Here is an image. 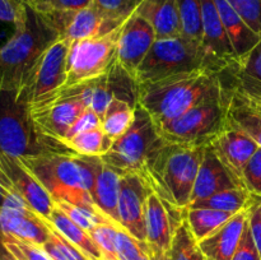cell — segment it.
Returning <instances> with one entry per match:
<instances>
[{"mask_svg":"<svg viewBox=\"0 0 261 260\" xmlns=\"http://www.w3.org/2000/svg\"><path fill=\"white\" fill-rule=\"evenodd\" d=\"M177 5L182 35L194 40H203L201 0H177Z\"/></svg>","mask_w":261,"mask_h":260,"instance_id":"obj_33","label":"cell"},{"mask_svg":"<svg viewBox=\"0 0 261 260\" xmlns=\"http://www.w3.org/2000/svg\"><path fill=\"white\" fill-rule=\"evenodd\" d=\"M114 140L103 132L101 126L79 133L75 137L66 140V144L82 155H103L111 148Z\"/></svg>","mask_w":261,"mask_h":260,"instance_id":"obj_30","label":"cell"},{"mask_svg":"<svg viewBox=\"0 0 261 260\" xmlns=\"http://www.w3.org/2000/svg\"><path fill=\"white\" fill-rule=\"evenodd\" d=\"M42 247L53 260H91L78 246L69 241L54 227L50 237Z\"/></svg>","mask_w":261,"mask_h":260,"instance_id":"obj_34","label":"cell"},{"mask_svg":"<svg viewBox=\"0 0 261 260\" xmlns=\"http://www.w3.org/2000/svg\"><path fill=\"white\" fill-rule=\"evenodd\" d=\"M145 233L147 244L149 246L166 252L170 251L175 229L171 223L165 200H162L155 193L150 194L147 200Z\"/></svg>","mask_w":261,"mask_h":260,"instance_id":"obj_23","label":"cell"},{"mask_svg":"<svg viewBox=\"0 0 261 260\" xmlns=\"http://www.w3.org/2000/svg\"><path fill=\"white\" fill-rule=\"evenodd\" d=\"M155 40L152 24L142 15L133 13L122 23L117 42V61L134 76Z\"/></svg>","mask_w":261,"mask_h":260,"instance_id":"obj_16","label":"cell"},{"mask_svg":"<svg viewBox=\"0 0 261 260\" xmlns=\"http://www.w3.org/2000/svg\"><path fill=\"white\" fill-rule=\"evenodd\" d=\"M2 167L15 193L19 194L31 208L35 209L47 221L56 204L35 175L20 162L19 158L12 157L3 152Z\"/></svg>","mask_w":261,"mask_h":260,"instance_id":"obj_17","label":"cell"},{"mask_svg":"<svg viewBox=\"0 0 261 260\" xmlns=\"http://www.w3.org/2000/svg\"><path fill=\"white\" fill-rule=\"evenodd\" d=\"M148 255H149V260H171L170 251H162V250H158L149 245H148Z\"/></svg>","mask_w":261,"mask_h":260,"instance_id":"obj_48","label":"cell"},{"mask_svg":"<svg viewBox=\"0 0 261 260\" xmlns=\"http://www.w3.org/2000/svg\"><path fill=\"white\" fill-rule=\"evenodd\" d=\"M221 14L222 22L227 31L237 59L244 58L251 53L261 41V36L251 30L233 9L228 0H214Z\"/></svg>","mask_w":261,"mask_h":260,"instance_id":"obj_25","label":"cell"},{"mask_svg":"<svg viewBox=\"0 0 261 260\" xmlns=\"http://www.w3.org/2000/svg\"><path fill=\"white\" fill-rule=\"evenodd\" d=\"M142 2L143 0H93V4L109 17L124 22Z\"/></svg>","mask_w":261,"mask_h":260,"instance_id":"obj_39","label":"cell"},{"mask_svg":"<svg viewBox=\"0 0 261 260\" xmlns=\"http://www.w3.org/2000/svg\"><path fill=\"white\" fill-rule=\"evenodd\" d=\"M134 115L135 107L126 101L112 97L102 120V129L112 140L117 139L129 129L134 120Z\"/></svg>","mask_w":261,"mask_h":260,"instance_id":"obj_29","label":"cell"},{"mask_svg":"<svg viewBox=\"0 0 261 260\" xmlns=\"http://www.w3.org/2000/svg\"><path fill=\"white\" fill-rule=\"evenodd\" d=\"M0 260H13L12 254L8 251V249L2 241H0Z\"/></svg>","mask_w":261,"mask_h":260,"instance_id":"obj_49","label":"cell"},{"mask_svg":"<svg viewBox=\"0 0 261 260\" xmlns=\"http://www.w3.org/2000/svg\"><path fill=\"white\" fill-rule=\"evenodd\" d=\"M53 226L31 208L15 191L10 193L0 206V235L43 246Z\"/></svg>","mask_w":261,"mask_h":260,"instance_id":"obj_11","label":"cell"},{"mask_svg":"<svg viewBox=\"0 0 261 260\" xmlns=\"http://www.w3.org/2000/svg\"><path fill=\"white\" fill-rule=\"evenodd\" d=\"M121 27L92 38L74 41L68 55V79L64 88L92 81L109 73L117 63V42Z\"/></svg>","mask_w":261,"mask_h":260,"instance_id":"obj_9","label":"cell"},{"mask_svg":"<svg viewBox=\"0 0 261 260\" xmlns=\"http://www.w3.org/2000/svg\"><path fill=\"white\" fill-rule=\"evenodd\" d=\"M226 91L221 73L194 70L138 86V103L157 125L177 119L193 107Z\"/></svg>","mask_w":261,"mask_h":260,"instance_id":"obj_3","label":"cell"},{"mask_svg":"<svg viewBox=\"0 0 261 260\" xmlns=\"http://www.w3.org/2000/svg\"><path fill=\"white\" fill-rule=\"evenodd\" d=\"M122 175H124L122 171L103 162L92 191V199L96 208L117 224H120L117 205H119L120 183Z\"/></svg>","mask_w":261,"mask_h":260,"instance_id":"obj_24","label":"cell"},{"mask_svg":"<svg viewBox=\"0 0 261 260\" xmlns=\"http://www.w3.org/2000/svg\"><path fill=\"white\" fill-rule=\"evenodd\" d=\"M70 42L58 40L45 51L20 93L31 107L53 99L65 87L68 79V55Z\"/></svg>","mask_w":261,"mask_h":260,"instance_id":"obj_10","label":"cell"},{"mask_svg":"<svg viewBox=\"0 0 261 260\" xmlns=\"http://www.w3.org/2000/svg\"><path fill=\"white\" fill-rule=\"evenodd\" d=\"M19 160L54 201H68L73 205L98 211L92 199V191L103 165L101 155L50 153Z\"/></svg>","mask_w":261,"mask_h":260,"instance_id":"obj_1","label":"cell"},{"mask_svg":"<svg viewBox=\"0 0 261 260\" xmlns=\"http://www.w3.org/2000/svg\"><path fill=\"white\" fill-rule=\"evenodd\" d=\"M237 214V213H236ZM234 213L211 208H188L186 221L198 241L206 239L229 221Z\"/></svg>","mask_w":261,"mask_h":260,"instance_id":"obj_28","label":"cell"},{"mask_svg":"<svg viewBox=\"0 0 261 260\" xmlns=\"http://www.w3.org/2000/svg\"><path fill=\"white\" fill-rule=\"evenodd\" d=\"M48 223L54 227L58 232H60L64 237L73 242L75 246H78L87 256L91 260H103L101 250L98 249L97 244L94 242L93 237L91 236L87 229L79 226L78 223L73 221L63 209L58 205L54 208L53 213L48 217Z\"/></svg>","mask_w":261,"mask_h":260,"instance_id":"obj_26","label":"cell"},{"mask_svg":"<svg viewBox=\"0 0 261 260\" xmlns=\"http://www.w3.org/2000/svg\"><path fill=\"white\" fill-rule=\"evenodd\" d=\"M89 109L83 97L73 88H63L53 99L31 107L35 122L43 134L65 143L74 122Z\"/></svg>","mask_w":261,"mask_h":260,"instance_id":"obj_12","label":"cell"},{"mask_svg":"<svg viewBox=\"0 0 261 260\" xmlns=\"http://www.w3.org/2000/svg\"><path fill=\"white\" fill-rule=\"evenodd\" d=\"M228 117L234 125L241 127L261 147V112L247 106L231 94Z\"/></svg>","mask_w":261,"mask_h":260,"instance_id":"obj_32","label":"cell"},{"mask_svg":"<svg viewBox=\"0 0 261 260\" xmlns=\"http://www.w3.org/2000/svg\"><path fill=\"white\" fill-rule=\"evenodd\" d=\"M205 147L162 142L149 155L142 175L162 200L188 208Z\"/></svg>","mask_w":261,"mask_h":260,"instance_id":"obj_4","label":"cell"},{"mask_svg":"<svg viewBox=\"0 0 261 260\" xmlns=\"http://www.w3.org/2000/svg\"><path fill=\"white\" fill-rule=\"evenodd\" d=\"M249 228L261 257V196L255 195V200L249 208Z\"/></svg>","mask_w":261,"mask_h":260,"instance_id":"obj_44","label":"cell"},{"mask_svg":"<svg viewBox=\"0 0 261 260\" xmlns=\"http://www.w3.org/2000/svg\"><path fill=\"white\" fill-rule=\"evenodd\" d=\"M22 4L17 0H0V22L12 23L18 22L20 15Z\"/></svg>","mask_w":261,"mask_h":260,"instance_id":"obj_46","label":"cell"},{"mask_svg":"<svg viewBox=\"0 0 261 260\" xmlns=\"http://www.w3.org/2000/svg\"><path fill=\"white\" fill-rule=\"evenodd\" d=\"M154 193L147 178L139 172H126L120 183L119 223L132 236L147 242L145 233V208L149 195Z\"/></svg>","mask_w":261,"mask_h":260,"instance_id":"obj_14","label":"cell"},{"mask_svg":"<svg viewBox=\"0 0 261 260\" xmlns=\"http://www.w3.org/2000/svg\"><path fill=\"white\" fill-rule=\"evenodd\" d=\"M43 15L58 31L61 40L70 43L84 38L106 35L125 22L109 17L94 4L75 12L46 13Z\"/></svg>","mask_w":261,"mask_h":260,"instance_id":"obj_13","label":"cell"},{"mask_svg":"<svg viewBox=\"0 0 261 260\" xmlns=\"http://www.w3.org/2000/svg\"><path fill=\"white\" fill-rule=\"evenodd\" d=\"M55 204L59 208L63 209L75 223H78L79 226L83 227L88 232L93 229L96 226H98V224L114 222L98 211H92V209L83 208V206L73 205V204L68 203V201H55Z\"/></svg>","mask_w":261,"mask_h":260,"instance_id":"obj_35","label":"cell"},{"mask_svg":"<svg viewBox=\"0 0 261 260\" xmlns=\"http://www.w3.org/2000/svg\"><path fill=\"white\" fill-rule=\"evenodd\" d=\"M229 102L231 93L226 88L177 119L157 125L161 138L185 147H206L228 125Z\"/></svg>","mask_w":261,"mask_h":260,"instance_id":"obj_7","label":"cell"},{"mask_svg":"<svg viewBox=\"0 0 261 260\" xmlns=\"http://www.w3.org/2000/svg\"><path fill=\"white\" fill-rule=\"evenodd\" d=\"M17 2L20 3V4H32L36 0H17Z\"/></svg>","mask_w":261,"mask_h":260,"instance_id":"obj_50","label":"cell"},{"mask_svg":"<svg viewBox=\"0 0 261 260\" xmlns=\"http://www.w3.org/2000/svg\"><path fill=\"white\" fill-rule=\"evenodd\" d=\"M242 178L250 193L261 196V147H259V149L245 166L242 171Z\"/></svg>","mask_w":261,"mask_h":260,"instance_id":"obj_42","label":"cell"},{"mask_svg":"<svg viewBox=\"0 0 261 260\" xmlns=\"http://www.w3.org/2000/svg\"><path fill=\"white\" fill-rule=\"evenodd\" d=\"M228 68L204 46L201 41L185 35L157 38L134 78L139 84L152 83L167 76L194 70H213L222 73Z\"/></svg>","mask_w":261,"mask_h":260,"instance_id":"obj_6","label":"cell"},{"mask_svg":"<svg viewBox=\"0 0 261 260\" xmlns=\"http://www.w3.org/2000/svg\"><path fill=\"white\" fill-rule=\"evenodd\" d=\"M148 244L135 239L122 227L117 228L116 255L117 260H142L147 254Z\"/></svg>","mask_w":261,"mask_h":260,"instance_id":"obj_37","label":"cell"},{"mask_svg":"<svg viewBox=\"0 0 261 260\" xmlns=\"http://www.w3.org/2000/svg\"><path fill=\"white\" fill-rule=\"evenodd\" d=\"M13 191H15L14 189H13L12 184H10L9 178L7 177V175L4 173V171H3V167H2V150H0V206L3 205V201L5 200V198H7L8 195H9L10 193H13Z\"/></svg>","mask_w":261,"mask_h":260,"instance_id":"obj_47","label":"cell"},{"mask_svg":"<svg viewBox=\"0 0 261 260\" xmlns=\"http://www.w3.org/2000/svg\"><path fill=\"white\" fill-rule=\"evenodd\" d=\"M232 260H261L256 245L252 239L251 231L249 228V221H247L244 233L240 240L239 247H237Z\"/></svg>","mask_w":261,"mask_h":260,"instance_id":"obj_43","label":"cell"},{"mask_svg":"<svg viewBox=\"0 0 261 260\" xmlns=\"http://www.w3.org/2000/svg\"><path fill=\"white\" fill-rule=\"evenodd\" d=\"M209 145L234 177L244 184L242 171L250 158L259 149V144L245 130L229 120L228 125Z\"/></svg>","mask_w":261,"mask_h":260,"instance_id":"obj_18","label":"cell"},{"mask_svg":"<svg viewBox=\"0 0 261 260\" xmlns=\"http://www.w3.org/2000/svg\"><path fill=\"white\" fill-rule=\"evenodd\" d=\"M119 227L121 226L115 222H107L98 224L89 231L98 249L101 250L103 260H117L116 233Z\"/></svg>","mask_w":261,"mask_h":260,"instance_id":"obj_36","label":"cell"},{"mask_svg":"<svg viewBox=\"0 0 261 260\" xmlns=\"http://www.w3.org/2000/svg\"><path fill=\"white\" fill-rule=\"evenodd\" d=\"M250 28L261 36V0H228Z\"/></svg>","mask_w":261,"mask_h":260,"instance_id":"obj_40","label":"cell"},{"mask_svg":"<svg viewBox=\"0 0 261 260\" xmlns=\"http://www.w3.org/2000/svg\"><path fill=\"white\" fill-rule=\"evenodd\" d=\"M92 4L93 0H36L28 5H31L37 12L46 14V13L75 12Z\"/></svg>","mask_w":261,"mask_h":260,"instance_id":"obj_41","label":"cell"},{"mask_svg":"<svg viewBox=\"0 0 261 260\" xmlns=\"http://www.w3.org/2000/svg\"><path fill=\"white\" fill-rule=\"evenodd\" d=\"M237 186L246 188L222 163V161L216 154L213 148L211 145H206L203 161H201L198 176H196L195 185H194L193 189L191 203L204 200V199L209 198V196L214 195L219 191L237 188Z\"/></svg>","mask_w":261,"mask_h":260,"instance_id":"obj_19","label":"cell"},{"mask_svg":"<svg viewBox=\"0 0 261 260\" xmlns=\"http://www.w3.org/2000/svg\"><path fill=\"white\" fill-rule=\"evenodd\" d=\"M112 97L114 96H112V92L109 86V73L103 74L96 79H92L89 109L96 112L101 120H103Z\"/></svg>","mask_w":261,"mask_h":260,"instance_id":"obj_38","label":"cell"},{"mask_svg":"<svg viewBox=\"0 0 261 260\" xmlns=\"http://www.w3.org/2000/svg\"><path fill=\"white\" fill-rule=\"evenodd\" d=\"M101 125H102V120L99 119L98 115H97L94 111H92L91 109H87L86 111L82 114V116L79 117L75 122H74L73 126L70 127L68 135H66L65 143H66V140H69L70 138L75 137V135L79 134V133L87 132V130H91V129H93V127L101 126Z\"/></svg>","mask_w":261,"mask_h":260,"instance_id":"obj_45","label":"cell"},{"mask_svg":"<svg viewBox=\"0 0 261 260\" xmlns=\"http://www.w3.org/2000/svg\"><path fill=\"white\" fill-rule=\"evenodd\" d=\"M249 218V209L234 214L227 223L206 239L199 241L208 260H232Z\"/></svg>","mask_w":261,"mask_h":260,"instance_id":"obj_20","label":"cell"},{"mask_svg":"<svg viewBox=\"0 0 261 260\" xmlns=\"http://www.w3.org/2000/svg\"><path fill=\"white\" fill-rule=\"evenodd\" d=\"M221 78L232 96L261 112V41L251 53L222 71Z\"/></svg>","mask_w":261,"mask_h":260,"instance_id":"obj_15","label":"cell"},{"mask_svg":"<svg viewBox=\"0 0 261 260\" xmlns=\"http://www.w3.org/2000/svg\"><path fill=\"white\" fill-rule=\"evenodd\" d=\"M0 150L15 158L60 153L76 154L66 143L43 134L19 91H0Z\"/></svg>","mask_w":261,"mask_h":260,"instance_id":"obj_5","label":"cell"},{"mask_svg":"<svg viewBox=\"0 0 261 260\" xmlns=\"http://www.w3.org/2000/svg\"><path fill=\"white\" fill-rule=\"evenodd\" d=\"M58 40L60 35L45 15L22 4L14 33L0 47V91L24 88L41 56Z\"/></svg>","mask_w":261,"mask_h":260,"instance_id":"obj_2","label":"cell"},{"mask_svg":"<svg viewBox=\"0 0 261 260\" xmlns=\"http://www.w3.org/2000/svg\"><path fill=\"white\" fill-rule=\"evenodd\" d=\"M161 142L157 124L147 110L138 103L129 129L115 139L109 152L101 157L107 165L124 173H143L148 158Z\"/></svg>","mask_w":261,"mask_h":260,"instance_id":"obj_8","label":"cell"},{"mask_svg":"<svg viewBox=\"0 0 261 260\" xmlns=\"http://www.w3.org/2000/svg\"><path fill=\"white\" fill-rule=\"evenodd\" d=\"M255 200L254 194L250 193L246 188L237 186V188L222 190L204 200L191 203L188 208H211L217 211L240 213V212L249 209Z\"/></svg>","mask_w":261,"mask_h":260,"instance_id":"obj_27","label":"cell"},{"mask_svg":"<svg viewBox=\"0 0 261 260\" xmlns=\"http://www.w3.org/2000/svg\"><path fill=\"white\" fill-rule=\"evenodd\" d=\"M171 260H208L191 232L188 221H184L175 231L170 249Z\"/></svg>","mask_w":261,"mask_h":260,"instance_id":"obj_31","label":"cell"},{"mask_svg":"<svg viewBox=\"0 0 261 260\" xmlns=\"http://www.w3.org/2000/svg\"><path fill=\"white\" fill-rule=\"evenodd\" d=\"M134 13L152 24L157 38L173 37L182 33L177 0H143Z\"/></svg>","mask_w":261,"mask_h":260,"instance_id":"obj_22","label":"cell"},{"mask_svg":"<svg viewBox=\"0 0 261 260\" xmlns=\"http://www.w3.org/2000/svg\"><path fill=\"white\" fill-rule=\"evenodd\" d=\"M201 25L204 46L231 66L237 60V56L214 0H201Z\"/></svg>","mask_w":261,"mask_h":260,"instance_id":"obj_21","label":"cell"}]
</instances>
